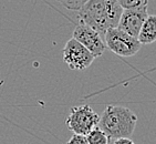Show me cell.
Listing matches in <instances>:
<instances>
[{
    "mask_svg": "<svg viewBox=\"0 0 156 144\" xmlns=\"http://www.w3.org/2000/svg\"><path fill=\"white\" fill-rule=\"evenodd\" d=\"M123 9L119 0H87L78 10L80 22L87 24L102 36L106 30L117 27Z\"/></svg>",
    "mask_w": 156,
    "mask_h": 144,
    "instance_id": "1",
    "label": "cell"
},
{
    "mask_svg": "<svg viewBox=\"0 0 156 144\" xmlns=\"http://www.w3.org/2000/svg\"><path fill=\"white\" fill-rule=\"evenodd\" d=\"M137 123V117L131 109L122 105H108L100 117L99 126L108 140L131 138Z\"/></svg>",
    "mask_w": 156,
    "mask_h": 144,
    "instance_id": "2",
    "label": "cell"
},
{
    "mask_svg": "<svg viewBox=\"0 0 156 144\" xmlns=\"http://www.w3.org/2000/svg\"><path fill=\"white\" fill-rule=\"evenodd\" d=\"M104 42L106 48L120 57L135 56L142 47V43L136 37H133L117 27L106 30L104 34Z\"/></svg>",
    "mask_w": 156,
    "mask_h": 144,
    "instance_id": "3",
    "label": "cell"
},
{
    "mask_svg": "<svg viewBox=\"0 0 156 144\" xmlns=\"http://www.w3.org/2000/svg\"><path fill=\"white\" fill-rule=\"evenodd\" d=\"M100 117L89 104L73 106L66 120L70 131L75 134L87 135L91 130L99 124Z\"/></svg>",
    "mask_w": 156,
    "mask_h": 144,
    "instance_id": "4",
    "label": "cell"
},
{
    "mask_svg": "<svg viewBox=\"0 0 156 144\" xmlns=\"http://www.w3.org/2000/svg\"><path fill=\"white\" fill-rule=\"evenodd\" d=\"M63 60L71 70H84L94 61V56L78 40H68L62 51Z\"/></svg>",
    "mask_w": 156,
    "mask_h": 144,
    "instance_id": "5",
    "label": "cell"
},
{
    "mask_svg": "<svg viewBox=\"0 0 156 144\" xmlns=\"http://www.w3.org/2000/svg\"><path fill=\"white\" fill-rule=\"evenodd\" d=\"M72 38L78 40L82 45L93 54L94 58H99L104 53L106 45H105L104 39L93 28L89 27L87 24H84L82 22L75 27L73 31Z\"/></svg>",
    "mask_w": 156,
    "mask_h": 144,
    "instance_id": "6",
    "label": "cell"
},
{
    "mask_svg": "<svg viewBox=\"0 0 156 144\" xmlns=\"http://www.w3.org/2000/svg\"><path fill=\"white\" fill-rule=\"evenodd\" d=\"M147 16H148L147 5L136 8V9H123L121 13L120 20H119L117 28L125 31L131 36L137 38L140 29Z\"/></svg>",
    "mask_w": 156,
    "mask_h": 144,
    "instance_id": "7",
    "label": "cell"
},
{
    "mask_svg": "<svg viewBox=\"0 0 156 144\" xmlns=\"http://www.w3.org/2000/svg\"><path fill=\"white\" fill-rule=\"evenodd\" d=\"M142 45H151L156 41V15H148L137 34Z\"/></svg>",
    "mask_w": 156,
    "mask_h": 144,
    "instance_id": "8",
    "label": "cell"
},
{
    "mask_svg": "<svg viewBox=\"0 0 156 144\" xmlns=\"http://www.w3.org/2000/svg\"><path fill=\"white\" fill-rule=\"evenodd\" d=\"M85 136H87L89 144H108V141H110L108 135L99 126H95L94 129H92Z\"/></svg>",
    "mask_w": 156,
    "mask_h": 144,
    "instance_id": "9",
    "label": "cell"
},
{
    "mask_svg": "<svg viewBox=\"0 0 156 144\" xmlns=\"http://www.w3.org/2000/svg\"><path fill=\"white\" fill-rule=\"evenodd\" d=\"M147 0H119L122 9H136L147 5Z\"/></svg>",
    "mask_w": 156,
    "mask_h": 144,
    "instance_id": "10",
    "label": "cell"
},
{
    "mask_svg": "<svg viewBox=\"0 0 156 144\" xmlns=\"http://www.w3.org/2000/svg\"><path fill=\"white\" fill-rule=\"evenodd\" d=\"M58 2H60L63 7H66V9L78 11L87 0H57Z\"/></svg>",
    "mask_w": 156,
    "mask_h": 144,
    "instance_id": "11",
    "label": "cell"
},
{
    "mask_svg": "<svg viewBox=\"0 0 156 144\" xmlns=\"http://www.w3.org/2000/svg\"><path fill=\"white\" fill-rule=\"evenodd\" d=\"M66 144H89V143H87V136H85V135L75 134L74 133Z\"/></svg>",
    "mask_w": 156,
    "mask_h": 144,
    "instance_id": "12",
    "label": "cell"
},
{
    "mask_svg": "<svg viewBox=\"0 0 156 144\" xmlns=\"http://www.w3.org/2000/svg\"><path fill=\"white\" fill-rule=\"evenodd\" d=\"M113 144H135L129 138H119L115 139Z\"/></svg>",
    "mask_w": 156,
    "mask_h": 144,
    "instance_id": "13",
    "label": "cell"
}]
</instances>
